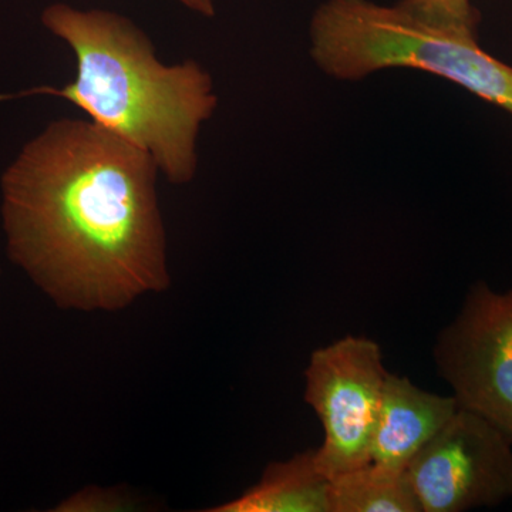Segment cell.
Listing matches in <instances>:
<instances>
[{"label": "cell", "instance_id": "8", "mask_svg": "<svg viewBox=\"0 0 512 512\" xmlns=\"http://www.w3.org/2000/svg\"><path fill=\"white\" fill-rule=\"evenodd\" d=\"M207 512H330V480L316 463V450L269 464L261 481Z\"/></svg>", "mask_w": 512, "mask_h": 512}, {"label": "cell", "instance_id": "4", "mask_svg": "<svg viewBox=\"0 0 512 512\" xmlns=\"http://www.w3.org/2000/svg\"><path fill=\"white\" fill-rule=\"evenodd\" d=\"M387 370L373 340L348 336L313 352L306 402L325 429L316 463L333 478L372 461V441Z\"/></svg>", "mask_w": 512, "mask_h": 512}, {"label": "cell", "instance_id": "2", "mask_svg": "<svg viewBox=\"0 0 512 512\" xmlns=\"http://www.w3.org/2000/svg\"><path fill=\"white\" fill-rule=\"evenodd\" d=\"M42 25L76 57V79L0 94V101L52 96L146 153L168 183L188 185L198 170V136L218 107L212 76L195 60L164 64L133 20L104 9L52 3Z\"/></svg>", "mask_w": 512, "mask_h": 512}, {"label": "cell", "instance_id": "13", "mask_svg": "<svg viewBox=\"0 0 512 512\" xmlns=\"http://www.w3.org/2000/svg\"><path fill=\"white\" fill-rule=\"evenodd\" d=\"M0 275H2V271H0Z\"/></svg>", "mask_w": 512, "mask_h": 512}, {"label": "cell", "instance_id": "1", "mask_svg": "<svg viewBox=\"0 0 512 512\" xmlns=\"http://www.w3.org/2000/svg\"><path fill=\"white\" fill-rule=\"evenodd\" d=\"M158 175L93 121H50L0 177L9 261L63 311L120 312L167 291Z\"/></svg>", "mask_w": 512, "mask_h": 512}, {"label": "cell", "instance_id": "12", "mask_svg": "<svg viewBox=\"0 0 512 512\" xmlns=\"http://www.w3.org/2000/svg\"><path fill=\"white\" fill-rule=\"evenodd\" d=\"M175 2L183 5L185 9L190 10V12L197 13V15L202 16V18H214L215 13H217V9H215L214 0H175Z\"/></svg>", "mask_w": 512, "mask_h": 512}, {"label": "cell", "instance_id": "5", "mask_svg": "<svg viewBox=\"0 0 512 512\" xmlns=\"http://www.w3.org/2000/svg\"><path fill=\"white\" fill-rule=\"evenodd\" d=\"M436 360L458 407L484 417L512 441V291L474 286L440 336Z\"/></svg>", "mask_w": 512, "mask_h": 512}, {"label": "cell", "instance_id": "7", "mask_svg": "<svg viewBox=\"0 0 512 512\" xmlns=\"http://www.w3.org/2000/svg\"><path fill=\"white\" fill-rule=\"evenodd\" d=\"M458 410L453 396L414 386L406 377L387 373L372 441V461L407 470L410 461Z\"/></svg>", "mask_w": 512, "mask_h": 512}, {"label": "cell", "instance_id": "3", "mask_svg": "<svg viewBox=\"0 0 512 512\" xmlns=\"http://www.w3.org/2000/svg\"><path fill=\"white\" fill-rule=\"evenodd\" d=\"M311 57L333 79L357 82L394 67L444 77L512 116V67L488 55L477 35L431 25L397 3L326 0L313 13Z\"/></svg>", "mask_w": 512, "mask_h": 512}, {"label": "cell", "instance_id": "11", "mask_svg": "<svg viewBox=\"0 0 512 512\" xmlns=\"http://www.w3.org/2000/svg\"><path fill=\"white\" fill-rule=\"evenodd\" d=\"M137 501L121 487L87 485L52 508L55 512H123L136 510Z\"/></svg>", "mask_w": 512, "mask_h": 512}, {"label": "cell", "instance_id": "6", "mask_svg": "<svg viewBox=\"0 0 512 512\" xmlns=\"http://www.w3.org/2000/svg\"><path fill=\"white\" fill-rule=\"evenodd\" d=\"M406 471L423 512L495 507L512 497V441L458 407Z\"/></svg>", "mask_w": 512, "mask_h": 512}, {"label": "cell", "instance_id": "9", "mask_svg": "<svg viewBox=\"0 0 512 512\" xmlns=\"http://www.w3.org/2000/svg\"><path fill=\"white\" fill-rule=\"evenodd\" d=\"M330 512H423L406 470L370 461L330 478Z\"/></svg>", "mask_w": 512, "mask_h": 512}, {"label": "cell", "instance_id": "10", "mask_svg": "<svg viewBox=\"0 0 512 512\" xmlns=\"http://www.w3.org/2000/svg\"><path fill=\"white\" fill-rule=\"evenodd\" d=\"M399 5L431 25L477 35L480 13L471 0H402Z\"/></svg>", "mask_w": 512, "mask_h": 512}]
</instances>
